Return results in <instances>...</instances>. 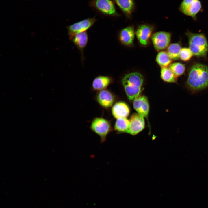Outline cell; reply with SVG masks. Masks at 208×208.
<instances>
[{
	"label": "cell",
	"mask_w": 208,
	"mask_h": 208,
	"mask_svg": "<svg viewBox=\"0 0 208 208\" xmlns=\"http://www.w3.org/2000/svg\"><path fill=\"white\" fill-rule=\"evenodd\" d=\"M186 85L193 93L208 88V67L200 63L193 65L189 72Z\"/></svg>",
	"instance_id": "cell-1"
},
{
	"label": "cell",
	"mask_w": 208,
	"mask_h": 208,
	"mask_svg": "<svg viewBox=\"0 0 208 208\" xmlns=\"http://www.w3.org/2000/svg\"><path fill=\"white\" fill-rule=\"evenodd\" d=\"M143 81V76L138 72L127 74L123 78L122 83L129 99L134 100L139 96Z\"/></svg>",
	"instance_id": "cell-2"
},
{
	"label": "cell",
	"mask_w": 208,
	"mask_h": 208,
	"mask_svg": "<svg viewBox=\"0 0 208 208\" xmlns=\"http://www.w3.org/2000/svg\"><path fill=\"white\" fill-rule=\"evenodd\" d=\"M189 40V48L193 55L203 57L208 51V43L205 35L191 32L186 33Z\"/></svg>",
	"instance_id": "cell-3"
},
{
	"label": "cell",
	"mask_w": 208,
	"mask_h": 208,
	"mask_svg": "<svg viewBox=\"0 0 208 208\" xmlns=\"http://www.w3.org/2000/svg\"><path fill=\"white\" fill-rule=\"evenodd\" d=\"M88 5L97 12L104 16L115 17L120 16L117 11L113 0H91Z\"/></svg>",
	"instance_id": "cell-4"
},
{
	"label": "cell",
	"mask_w": 208,
	"mask_h": 208,
	"mask_svg": "<svg viewBox=\"0 0 208 208\" xmlns=\"http://www.w3.org/2000/svg\"><path fill=\"white\" fill-rule=\"evenodd\" d=\"M90 129L100 137L101 143L106 141L107 135L112 130L110 121L102 117L94 118L91 122Z\"/></svg>",
	"instance_id": "cell-5"
},
{
	"label": "cell",
	"mask_w": 208,
	"mask_h": 208,
	"mask_svg": "<svg viewBox=\"0 0 208 208\" xmlns=\"http://www.w3.org/2000/svg\"><path fill=\"white\" fill-rule=\"evenodd\" d=\"M202 8V3L200 0H183L178 9L183 14L195 19Z\"/></svg>",
	"instance_id": "cell-6"
},
{
	"label": "cell",
	"mask_w": 208,
	"mask_h": 208,
	"mask_svg": "<svg viewBox=\"0 0 208 208\" xmlns=\"http://www.w3.org/2000/svg\"><path fill=\"white\" fill-rule=\"evenodd\" d=\"M95 17L84 19L66 27L69 38L77 34L86 31L95 23Z\"/></svg>",
	"instance_id": "cell-7"
},
{
	"label": "cell",
	"mask_w": 208,
	"mask_h": 208,
	"mask_svg": "<svg viewBox=\"0 0 208 208\" xmlns=\"http://www.w3.org/2000/svg\"><path fill=\"white\" fill-rule=\"evenodd\" d=\"M171 38L170 33L162 31L155 33L151 37L154 47L158 51L166 48L170 42Z\"/></svg>",
	"instance_id": "cell-8"
},
{
	"label": "cell",
	"mask_w": 208,
	"mask_h": 208,
	"mask_svg": "<svg viewBox=\"0 0 208 208\" xmlns=\"http://www.w3.org/2000/svg\"><path fill=\"white\" fill-rule=\"evenodd\" d=\"M97 103L103 108L108 109L112 107L115 101L113 94L106 89L97 91L95 96Z\"/></svg>",
	"instance_id": "cell-9"
},
{
	"label": "cell",
	"mask_w": 208,
	"mask_h": 208,
	"mask_svg": "<svg viewBox=\"0 0 208 208\" xmlns=\"http://www.w3.org/2000/svg\"><path fill=\"white\" fill-rule=\"evenodd\" d=\"M129 120V125L127 133L135 135L142 131L145 127L144 117L138 113L133 114Z\"/></svg>",
	"instance_id": "cell-10"
},
{
	"label": "cell",
	"mask_w": 208,
	"mask_h": 208,
	"mask_svg": "<svg viewBox=\"0 0 208 208\" xmlns=\"http://www.w3.org/2000/svg\"><path fill=\"white\" fill-rule=\"evenodd\" d=\"M69 38L79 50L81 55V60L83 63L84 59V49L88 40V35L87 31L77 34Z\"/></svg>",
	"instance_id": "cell-11"
},
{
	"label": "cell",
	"mask_w": 208,
	"mask_h": 208,
	"mask_svg": "<svg viewBox=\"0 0 208 208\" xmlns=\"http://www.w3.org/2000/svg\"><path fill=\"white\" fill-rule=\"evenodd\" d=\"M127 18L130 19L136 10L134 0H113Z\"/></svg>",
	"instance_id": "cell-12"
},
{
	"label": "cell",
	"mask_w": 208,
	"mask_h": 208,
	"mask_svg": "<svg viewBox=\"0 0 208 208\" xmlns=\"http://www.w3.org/2000/svg\"><path fill=\"white\" fill-rule=\"evenodd\" d=\"M153 29L152 25L147 24H143L139 26L136 31V35L141 44L144 46L147 44Z\"/></svg>",
	"instance_id": "cell-13"
},
{
	"label": "cell",
	"mask_w": 208,
	"mask_h": 208,
	"mask_svg": "<svg viewBox=\"0 0 208 208\" xmlns=\"http://www.w3.org/2000/svg\"><path fill=\"white\" fill-rule=\"evenodd\" d=\"M133 106L138 113L148 120L149 105L147 98L145 96H139L134 100Z\"/></svg>",
	"instance_id": "cell-14"
},
{
	"label": "cell",
	"mask_w": 208,
	"mask_h": 208,
	"mask_svg": "<svg viewBox=\"0 0 208 208\" xmlns=\"http://www.w3.org/2000/svg\"><path fill=\"white\" fill-rule=\"evenodd\" d=\"M111 112L113 117L116 119L127 118L129 114L130 109L128 105L125 102L118 101L113 105Z\"/></svg>",
	"instance_id": "cell-15"
},
{
	"label": "cell",
	"mask_w": 208,
	"mask_h": 208,
	"mask_svg": "<svg viewBox=\"0 0 208 208\" xmlns=\"http://www.w3.org/2000/svg\"><path fill=\"white\" fill-rule=\"evenodd\" d=\"M113 82L112 78L107 75H99L95 77L92 85L93 90L98 91L106 89Z\"/></svg>",
	"instance_id": "cell-16"
},
{
	"label": "cell",
	"mask_w": 208,
	"mask_h": 208,
	"mask_svg": "<svg viewBox=\"0 0 208 208\" xmlns=\"http://www.w3.org/2000/svg\"><path fill=\"white\" fill-rule=\"evenodd\" d=\"M134 38V31L133 26H128L122 29L119 34V40L122 44L126 45H131Z\"/></svg>",
	"instance_id": "cell-17"
},
{
	"label": "cell",
	"mask_w": 208,
	"mask_h": 208,
	"mask_svg": "<svg viewBox=\"0 0 208 208\" xmlns=\"http://www.w3.org/2000/svg\"><path fill=\"white\" fill-rule=\"evenodd\" d=\"M129 125V120L127 118L117 119L114 126V130L118 133H127Z\"/></svg>",
	"instance_id": "cell-18"
},
{
	"label": "cell",
	"mask_w": 208,
	"mask_h": 208,
	"mask_svg": "<svg viewBox=\"0 0 208 208\" xmlns=\"http://www.w3.org/2000/svg\"><path fill=\"white\" fill-rule=\"evenodd\" d=\"M161 76L164 81L167 82L175 83L177 81V77L169 68L167 67L161 68Z\"/></svg>",
	"instance_id": "cell-19"
},
{
	"label": "cell",
	"mask_w": 208,
	"mask_h": 208,
	"mask_svg": "<svg viewBox=\"0 0 208 208\" xmlns=\"http://www.w3.org/2000/svg\"><path fill=\"white\" fill-rule=\"evenodd\" d=\"M157 63L162 67H167L172 62V59L167 52L161 51L157 54L156 57Z\"/></svg>",
	"instance_id": "cell-20"
},
{
	"label": "cell",
	"mask_w": 208,
	"mask_h": 208,
	"mask_svg": "<svg viewBox=\"0 0 208 208\" xmlns=\"http://www.w3.org/2000/svg\"><path fill=\"white\" fill-rule=\"evenodd\" d=\"M181 49L180 45L178 43L172 44L168 47L167 53L172 59L177 60L179 58Z\"/></svg>",
	"instance_id": "cell-21"
},
{
	"label": "cell",
	"mask_w": 208,
	"mask_h": 208,
	"mask_svg": "<svg viewBox=\"0 0 208 208\" xmlns=\"http://www.w3.org/2000/svg\"><path fill=\"white\" fill-rule=\"evenodd\" d=\"M169 68L177 77L183 75L185 70L184 65L179 62H175L170 64Z\"/></svg>",
	"instance_id": "cell-22"
},
{
	"label": "cell",
	"mask_w": 208,
	"mask_h": 208,
	"mask_svg": "<svg viewBox=\"0 0 208 208\" xmlns=\"http://www.w3.org/2000/svg\"><path fill=\"white\" fill-rule=\"evenodd\" d=\"M193 55L192 53L189 48H181L179 58L184 61L189 60Z\"/></svg>",
	"instance_id": "cell-23"
}]
</instances>
